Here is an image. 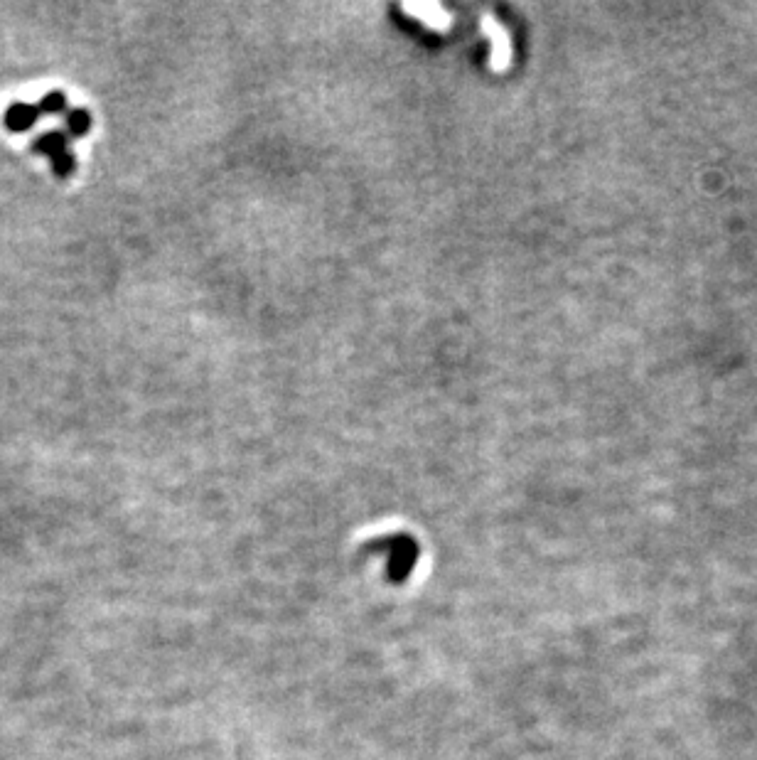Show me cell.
<instances>
[{
	"label": "cell",
	"instance_id": "cell-1",
	"mask_svg": "<svg viewBox=\"0 0 757 760\" xmlns=\"http://www.w3.org/2000/svg\"><path fill=\"white\" fill-rule=\"evenodd\" d=\"M40 109L37 104H28V101H13L8 109L3 111V126L10 133H28L35 128V123L40 121Z\"/></svg>",
	"mask_w": 757,
	"mask_h": 760
},
{
	"label": "cell",
	"instance_id": "cell-5",
	"mask_svg": "<svg viewBox=\"0 0 757 760\" xmlns=\"http://www.w3.org/2000/svg\"><path fill=\"white\" fill-rule=\"evenodd\" d=\"M50 168H52V173H55V178L64 180L77 170V158H74L72 151H64L50 160Z\"/></svg>",
	"mask_w": 757,
	"mask_h": 760
},
{
	"label": "cell",
	"instance_id": "cell-2",
	"mask_svg": "<svg viewBox=\"0 0 757 760\" xmlns=\"http://www.w3.org/2000/svg\"><path fill=\"white\" fill-rule=\"evenodd\" d=\"M69 141L72 138L64 133V128H52V131H45L40 133V136L32 141V151H35L37 155H42V158H55V155L69 151Z\"/></svg>",
	"mask_w": 757,
	"mask_h": 760
},
{
	"label": "cell",
	"instance_id": "cell-4",
	"mask_svg": "<svg viewBox=\"0 0 757 760\" xmlns=\"http://www.w3.org/2000/svg\"><path fill=\"white\" fill-rule=\"evenodd\" d=\"M37 109H40V114H45V116H64L69 111L67 94L64 92L45 94L40 99V104H37Z\"/></svg>",
	"mask_w": 757,
	"mask_h": 760
},
{
	"label": "cell",
	"instance_id": "cell-3",
	"mask_svg": "<svg viewBox=\"0 0 757 760\" xmlns=\"http://www.w3.org/2000/svg\"><path fill=\"white\" fill-rule=\"evenodd\" d=\"M91 128V114L87 109H69L64 114V133L69 138H82L87 136Z\"/></svg>",
	"mask_w": 757,
	"mask_h": 760
}]
</instances>
